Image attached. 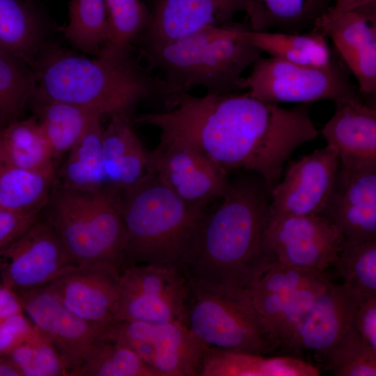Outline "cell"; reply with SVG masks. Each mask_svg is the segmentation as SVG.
I'll list each match as a JSON object with an SVG mask.
<instances>
[{"label":"cell","instance_id":"6da1fadb","mask_svg":"<svg viewBox=\"0 0 376 376\" xmlns=\"http://www.w3.org/2000/svg\"><path fill=\"white\" fill-rule=\"evenodd\" d=\"M230 181L206 210L177 266L187 279L247 292L276 261L265 244L270 191L258 173Z\"/></svg>","mask_w":376,"mask_h":376},{"label":"cell","instance_id":"7a4b0ae2","mask_svg":"<svg viewBox=\"0 0 376 376\" xmlns=\"http://www.w3.org/2000/svg\"><path fill=\"white\" fill-rule=\"evenodd\" d=\"M33 95L39 102L84 107L102 116L127 113L140 100L164 87L130 56L97 54L94 58L61 48L47 52L36 65Z\"/></svg>","mask_w":376,"mask_h":376},{"label":"cell","instance_id":"3957f363","mask_svg":"<svg viewBox=\"0 0 376 376\" xmlns=\"http://www.w3.org/2000/svg\"><path fill=\"white\" fill-rule=\"evenodd\" d=\"M244 26L235 22L211 26L169 42L142 47L149 70L156 72L165 88L166 103L196 87L210 93L245 90L243 73L262 52L243 37Z\"/></svg>","mask_w":376,"mask_h":376},{"label":"cell","instance_id":"277c9868","mask_svg":"<svg viewBox=\"0 0 376 376\" xmlns=\"http://www.w3.org/2000/svg\"><path fill=\"white\" fill-rule=\"evenodd\" d=\"M207 207L188 205L155 174L120 192L118 208L127 234L123 267L177 265Z\"/></svg>","mask_w":376,"mask_h":376},{"label":"cell","instance_id":"5b68a950","mask_svg":"<svg viewBox=\"0 0 376 376\" xmlns=\"http://www.w3.org/2000/svg\"><path fill=\"white\" fill-rule=\"evenodd\" d=\"M118 192L83 191L56 184L43 217L77 263H125L127 234L118 208Z\"/></svg>","mask_w":376,"mask_h":376},{"label":"cell","instance_id":"8992f818","mask_svg":"<svg viewBox=\"0 0 376 376\" xmlns=\"http://www.w3.org/2000/svg\"><path fill=\"white\" fill-rule=\"evenodd\" d=\"M187 281L184 323L207 347L258 354L279 350L247 292Z\"/></svg>","mask_w":376,"mask_h":376},{"label":"cell","instance_id":"52a82bcc","mask_svg":"<svg viewBox=\"0 0 376 376\" xmlns=\"http://www.w3.org/2000/svg\"><path fill=\"white\" fill-rule=\"evenodd\" d=\"M245 88L253 97L274 103H308L330 100L335 106L363 102L359 91L336 59L315 67L261 56L245 77Z\"/></svg>","mask_w":376,"mask_h":376},{"label":"cell","instance_id":"ba28073f","mask_svg":"<svg viewBox=\"0 0 376 376\" xmlns=\"http://www.w3.org/2000/svg\"><path fill=\"white\" fill-rule=\"evenodd\" d=\"M188 281L175 265L132 264L120 270L116 323L184 322Z\"/></svg>","mask_w":376,"mask_h":376},{"label":"cell","instance_id":"9c48e42d","mask_svg":"<svg viewBox=\"0 0 376 376\" xmlns=\"http://www.w3.org/2000/svg\"><path fill=\"white\" fill-rule=\"evenodd\" d=\"M105 339L127 345L159 376H198L210 347L182 321H122L110 326Z\"/></svg>","mask_w":376,"mask_h":376},{"label":"cell","instance_id":"30bf717a","mask_svg":"<svg viewBox=\"0 0 376 376\" xmlns=\"http://www.w3.org/2000/svg\"><path fill=\"white\" fill-rule=\"evenodd\" d=\"M77 266L41 214L20 236L0 249L1 284L15 293L45 287Z\"/></svg>","mask_w":376,"mask_h":376},{"label":"cell","instance_id":"8fae6325","mask_svg":"<svg viewBox=\"0 0 376 376\" xmlns=\"http://www.w3.org/2000/svg\"><path fill=\"white\" fill-rule=\"evenodd\" d=\"M338 164L336 150L328 145L292 162L270 191L269 220L320 215L332 190Z\"/></svg>","mask_w":376,"mask_h":376},{"label":"cell","instance_id":"7c38bea8","mask_svg":"<svg viewBox=\"0 0 376 376\" xmlns=\"http://www.w3.org/2000/svg\"><path fill=\"white\" fill-rule=\"evenodd\" d=\"M265 241L276 261L323 272L338 258L343 237L329 219L318 215L270 219Z\"/></svg>","mask_w":376,"mask_h":376},{"label":"cell","instance_id":"4fadbf2b","mask_svg":"<svg viewBox=\"0 0 376 376\" xmlns=\"http://www.w3.org/2000/svg\"><path fill=\"white\" fill-rule=\"evenodd\" d=\"M16 294L24 313L52 343L69 373L104 339L107 328L79 318L45 287Z\"/></svg>","mask_w":376,"mask_h":376},{"label":"cell","instance_id":"5bb4252c","mask_svg":"<svg viewBox=\"0 0 376 376\" xmlns=\"http://www.w3.org/2000/svg\"><path fill=\"white\" fill-rule=\"evenodd\" d=\"M151 154L157 178L188 205L208 206L228 187V172L193 148L159 142Z\"/></svg>","mask_w":376,"mask_h":376},{"label":"cell","instance_id":"9a60e30c","mask_svg":"<svg viewBox=\"0 0 376 376\" xmlns=\"http://www.w3.org/2000/svg\"><path fill=\"white\" fill-rule=\"evenodd\" d=\"M321 216L343 237L342 248L376 240V165L350 170L338 164Z\"/></svg>","mask_w":376,"mask_h":376},{"label":"cell","instance_id":"2e32d148","mask_svg":"<svg viewBox=\"0 0 376 376\" xmlns=\"http://www.w3.org/2000/svg\"><path fill=\"white\" fill-rule=\"evenodd\" d=\"M120 270L107 262L78 265L45 288L79 318L109 328L116 323Z\"/></svg>","mask_w":376,"mask_h":376},{"label":"cell","instance_id":"e0dca14e","mask_svg":"<svg viewBox=\"0 0 376 376\" xmlns=\"http://www.w3.org/2000/svg\"><path fill=\"white\" fill-rule=\"evenodd\" d=\"M312 31L328 36L358 81L360 93H376V6L343 13L328 10Z\"/></svg>","mask_w":376,"mask_h":376},{"label":"cell","instance_id":"ac0fdd59","mask_svg":"<svg viewBox=\"0 0 376 376\" xmlns=\"http://www.w3.org/2000/svg\"><path fill=\"white\" fill-rule=\"evenodd\" d=\"M359 295L344 284L329 281L281 349L295 357L311 352L322 361L354 324Z\"/></svg>","mask_w":376,"mask_h":376},{"label":"cell","instance_id":"d6986e66","mask_svg":"<svg viewBox=\"0 0 376 376\" xmlns=\"http://www.w3.org/2000/svg\"><path fill=\"white\" fill-rule=\"evenodd\" d=\"M246 8L247 0H154L150 24L140 36L143 46L169 42L207 26L230 24Z\"/></svg>","mask_w":376,"mask_h":376},{"label":"cell","instance_id":"ffe728a7","mask_svg":"<svg viewBox=\"0 0 376 376\" xmlns=\"http://www.w3.org/2000/svg\"><path fill=\"white\" fill-rule=\"evenodd\" d=\"M102 134V158L107 185L121 192L155 173L151 152L143 145L127 113L111 116Z\"/></svg>","mask_w":376,"mask_h":376},{"label":"cell","instance_id":"44dd1931","mask_svg":"<svg viewBox=\"0 0 376 376\" xmlns=\"http://www.w3.org/2000/svg\"><path fill=\"white\" fill-rule=\"evenodd\" d=\"M335 107L320 133L339 164L350 170L376 165V109L363 102Z\"/></svg>","mask_w":376,"mask_h":376},{"label":"cell","instance_id":"7402d4cb","mask_svg":"<svg viewBox=\"0 0 376 376\" xmlns=\"http://www.w3.org/2000/svg\"><path fill=\"white\" fill-rule=\"evenodd\" d=\"M320 368L295 356L267 357L249 352L210 348L198 376H317Z\"/></svg>","mask_w":376,"mask_h":376},{"label":"cell","instance_id":"603a6c76","mask_svg":"<svg viewBox=\"0 0 376 376\" xmlns=\"http://www.w3.org/2000/svg\"><path fill=\"white\" fill-rule=\"evenodd\" d=\"M323 275L321 272L275 261L253 282L247 292L271 331L300 289Z\"/></svg>","mask_w":376,"mask_h":376},{"label":"cell","instance_id":"cb8c5ba5","mask_svg":"<svg viewBox=\"0 0 376 376\" xmlns=\"http://www.w3.org/2000/svg\"><path fill=\"white\" fill-rule=\"evenodd\" d=\"M44 32L33 4L0 0V52L36 67Z\"/></svg>","mask_w":376,"mask_h":376},{"label":"cell","instance_id":"d4e9b609","mask_svg":"<svg viewBox=\"0 0 376 376\" xmlns=\"http://www.w3.org/2000/svg\"><path fill=\"white\" fill-rule=\"evenodd\" d=\"M334 0H247V25L256 31L297 33L313 29Z\"/></svg>","mask_w":376,"mask_h":376},{"label":"cell","instance_id":"484cf974","mask_svg":"<svg viewBox=\"0 0 376 376\" xmlns=\"http://www.w3.org/2000/svg\"><path fill=\"white\" fill-rule=\"evenodd\" d=\"M101 117L95 118L68 152L56 173L60 187L71 190L100 191L110 189L104 173L102 158Z\"/></svg>","mask_w":376,"mask_h":376},{"label":"cell","instance_id":"4316f807","mask_svg":"<svg viewBox=\"0 0 376 376\" xmlns=\"http://www.w3.org/2000/svg\"><path fill=\"white\" fill-rule=\"evenodd\" d=\"M242 33L262 52L292 63L325 67L334 59L326 36L318 31L307 33L256 31L245 24Z\"/></svg>","mask_w":376,"mask_h":376},{"label":"cell","instance_id":"83f0119b","mask_svg":"<svg viewBox=\"0 0 376 376\" xmlns=\"http://www.w3.org/2000/svg\"><path fill=\"white\" fill-rule=\"evenodd\" d=\"M57 184L56 171L4 165L0 170V206L22 214H41Z\"/></svg>","mask_w":376,"mask_h":376},{"label":"cell","instance_id":"f1b7e54d","mask_svg":"<svg viewBox=\"0 0 376 376\" xmlns=\"http://www.w3.org/2000/svg\"><path fill=\"white\" fill-rule=\"evenodd\" d=\"M0 141L3 166L55 169L52 150L36 116L14 120L3 127Z\"/></svg>","mask_w":376,"mask_h":376},{"label":"cell","instance_id":"f546056e","mask_svg":"<svg viewBox=\"0 0 376 376\" xmlns=\"http://www.w3.org/2000/svg\"><path fill=\"white\" fill-rule=\"evenodd\" d=\"M36 113L54 162L70 151L95 118L102 116L93 109L56 101L39 102Z\"/></svg>","mask_w":376,"mask_h":376},{"label":"cell","instance_id":"4dcf8cb0","mask_svg":"<svg viewBox=\"0 0 376 376\" xmlns=\"http://www.w3.org/2000/svg\"><path fill=\"white\" fill-rule=\"evenodd\" d=\"M68 23L60 28L65 38L84 52L97 55L107 42L105 0H70Z\"/></svg>","mask_w":376,"mask_h":376},{"label":"cell","instance_id":"1f68e13d","mask_svg":"<svg viewBox=\"0 0 376 376\" xmlns=\"http://www.w3.org/2000/svg\"><path fill=\"white\" fill-rule=\"evenodd\" d=\"M105 7L109 36L98 54L129 53L132 43L148 26L150 10L141 0H105Z\"/></svg>","mask_w":376,"mask_h":376},{"label":"cell","instance_id":"d6a6232c","mask_svg":"<svg viewBox=\"0 0 376 376\" xmlns=\"http://www.w3.org/2000/svg\"><path fill=\"white\" fill-rule=\"evenodd\" d=\"M69 376H159L125 345L100 340L88 359Z\"/></svg>","mask_w":376,"mask_h":376},{"label":"cell","instance_id":"836d02e7","mask_svg":"<svg viewBox=\"0 0 376 376\" xmlns=\"http://www.w3.org/2000/svg\"><path fill=\"white\" fill-rule=\"evenodd\" d=\"M26 66L0 52V129L20 119L33 95L34 73Z\"/></svg>","mask_w":376,"mask_h":376},{"label":"cell","instance_id":"e575fe53","mask_svg":"<svg viewBox=\"0 0 376 376\" xmlns=\"http://www.w3.org/2000/svg\"><path fill=\"white\" fill-rule=\"evenodd\" d=\"M324 369L336 376H375L376 350L361 339L354 324L328 351Z\"/></svg>","mask_w":376,"mask_h":376},{"label":"cell","instance_id":"d590c367","mask_svg":"<svg viewBox=\"0 0 376 376\" xmlns=\"http://www.w3.org/2000/svg\"><path fill=\"white\" fill-rule=\"evenodd\" d=\"M8 356L21 376H69L56 347L35 326L29 337Z\"/></svg>","mask_w":376,"mask_h":376},{"label":"cell","instance_id":"8d00e7d4","mask_svg":"<svg viewBox=\"0 0 376 376\" xmlns=\"http://www.w3.org/2000/svg\"><path fill=\"white\" fill-rule=\"evenodd\" d=\"M332 266L349 288L376 294V240L343 248Z\"/></svg>","mask_w":376,"mask_h":376},{"label":"cell","instance_id":"74e56055","mask_svg":"<svg viewBox=\"0 0 376 376\" xmlns=\"http://www.w3.org/2000/svg\"><path fill=\"white\" fill-rule=\"evenodd\" d=\"M33 329L34 325L24 311L0 324V355H8L29 337Z\"/></svg>","mask_w":376,"mask_h":376},{"label":"cell","instance_id":"f35d334b","mask_svg":"<svg viewBox=\"0 0 376 376\" xmlns=\"http://www.w3.org/2000/svg\"><path fill=\"white\" fill-rule=\"evenodd\" d=\"M354 325L363 342L376 350V294L360 293Z\"/></svg>","mask_w":376,"mask_h":376},{"label":"cell","instance_id":"ab89813d","mask_svg":"<svg viewBox=\"0 0 376 376\" xmlns=\"http://www.w3.org/2000/svg\"><path fill=\"white\" fill-rule=\"evenodd\" d=\"M41 214H22L0 206V249L24 233Z\"/></svg>","mask_w":376,"mask_h":376},{"label":"cell","instance_id":"60d3db41","mask_svg":"<svg viewBox=\"0 0 376 376\" xmlns=\"http://www.w3.org/2000/svg\"><path fill=\"white\" fill-rule=\"evenodd\" d=\"M21 312H23V310L17 294L1 285L0 286V324Z\"/></svg>","mask_w":376,"mask_h":376},{"label":"cell","instance_id":"b9f144b4","mask_svg":"<svg viewBox=\"0 0 376 376\" xmlns=\"http://www.w3.org/2000/svg\"><path fill=\"white\" fill-rule=\"evenodd\" d=\"M368 6H376V0H334L329 10L343 13Z\"/></svg>","mask_w":376,"mask_h":376},{"label":"cell","instance_id":"7bdbcfd3","mask_svg":"<svg viewBox=\"0 0 376 376\" xmlns=\"http://www.w3.org/2000/svg\"><path fill=\"white\" fill-rule=\"evenodd\" d=\"M0 376H21L8 355H0Z\"/></svg>","mask_w":376,"mask_h":376},{"label":"cell","instance_id":"ee69618b","mask_svg":"<svg viewBox=\"0 0 376 376\" xmlns=\"http://www.w3.org/2000/svg\"><path fill=\"white\" fill-rule=\"evenodd\" d=\"M1 129H0V134H1ZM3 166V160H2L1 152V141H0V170Z\"/></svg>","mask_w":376,"mask_h":376},{"label":"cell","instance_id":"f6af8a7d","mask_svg":"<svg viewBox=\"0 0 376 376\" xmlns=\"http://www.w3.org/2000/svg\"><path fill=\"white\" fill-rule=\"evenodd\" d=\"M24 1L29 3L33 4V0H24Z\"/></svg>","mask_w":376,"mask_h":376},{"label":"cell","instance_id":"bcb514c9","mask_svg":"<svg viewBox=\"0 0 376 376\" xmlns=\"http://www.w3.org/2000/svg\"><path fill=\"white\" fill-rule=\"evenodd\" d=\"M1 282H0V286H1Z\"/></svg>","mask_w":376,"mask_h":376}]
</instances>
